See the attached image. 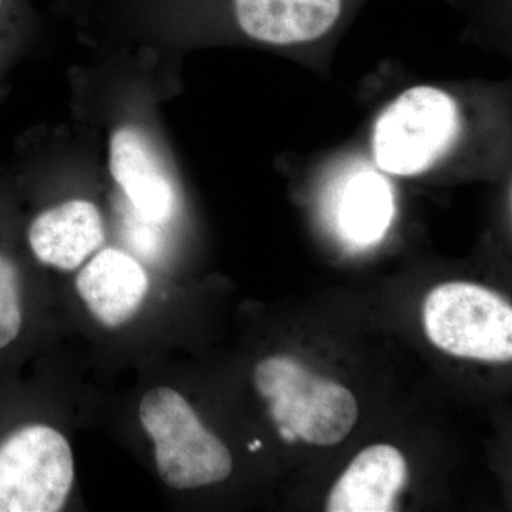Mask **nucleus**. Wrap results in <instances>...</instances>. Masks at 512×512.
<instances>
[{
  "mask_svg": "<svg viewBox=\"0 0 512 512\" xmlns=\"http://www.w3.org/2000/svg\"><path fill=\"white\" fill-rule=\"evenodd\" d=\"M254 380L279 436L288 443L335 446L355 427L359 409L352 392L295 357H266L256 366Z\"/></svg>",
  "mask_w": 512,
  "mask_h": 512,
  "instance_id": "nucleus-1",
  "label": "nucleus"
},
{
  "mask_svg": "<svg viewBox=\"0 0 512 512\" xmlns=\"http://www.w3.org/2000/svg\"><path fill=\"white\" fill-rule=\"evenodd\" d=\"M138 413L154 443L158 476L168 487L194 490L231 476L228 447L202 424L183 394L157 387L143 397Z\"/></svg>",
  "mask_w": 512,
  "mask_h": 512,
  "instance_id": "nucleus-2",
  "label": "nucleus"
},
{
  "mask_svg": "<svg viewBox=\"0 0 512 512\" xmlns=\"http://www.w3.org/2000/svg\"><path fill=\"white\" fill-rule=\"evenodd\" d=\"M424 330L436 348L484 362L512 359L511 303L491 289L467 282L434 288L423 306Z\"/></svg>",
  "mask_w": 512,
  "mask_h": 512,
  "instance_id": "nucleus-3",
  "label": "nucleus"
},
{
  "mask_svg": "<svg viewBox=\"0 0 512 512\" xmlns=\"http://www.w3.org/2000/svg\"><path fill=\"white\" fill-rule=\"evenodd\" d=\"M72 447L60 431L23 424L0 437V512H57L72 493Z\"/></svg>",
  "mask_w": 512,
  "mask_h": 512,
  "instance_id": "nucleus-4",
  "label": "nucleus"
},
{
  "mask_svg": "<svg viewBox=\"0 0 512 512\" xmlns=\"http://www.w3.org/2000/svg\"><path fill=\"white\" fill-rule=\"evenodd\" d=\"M460 131L456 103L434 87H413L397 97L377 120L376 163L386 173L416 175L450 148Z\"/></svg>",
  "mask_w": 512,
  "mask_h": 512,
  "instance_id": "nucleus-5",
  "label": "nucleus"
},
{
  "mask_svg": "<svg viewBox=\"0 0 512 512\" xmlns=\"http://www.w3.org/2000/svg\"><path fill=\"white\" fill-rule=\"evenodd\" d=\"M110 171L144 221L164 224L177 207V195L146 136L134 127L117 128L110 138Z\"/></svg>",
  "mask_w": 512,
  "mask_h": 512,
  "instance_id": "nucleus-6",
  "label": "nucleus"
},
{
  "mask_svg": "<svg viewBox=\"0 0 512 512\" xmlns=\"http://www.w3.org/2000/svg\"><path fill=\"white\" fill-rule=\"evenodd\" d=\"M150 281L146 269L121 249L107 248L83 266L76 289L90 313L106 328H119L143 306Z\"/></svg>",
  "mask_w": 512,
  "mask_h": 512,
  "instance_id": "nucleus-7",
  "label": "nucleus"
},
{
  "mask_svg": "<svg viewBox=\"0 0 512 512\" xmlns=\"http://www.w3.org/2000/svg\"><path fill=\"white\" fill-rule=\"evenodd\" d=\"M26 237L37 261L74 271L103 245V217L93 202L69 200L40 212Z\"/></svg>",
  "mask_w": 512,
  "mask_h": 512,
  "instance_id": "nucleus-8",
  "label": "nucleus"
},
{
  "mask_svg": "<svg viewBox=\"0 0 512 512\" xmlns=\"http://www.w3.org/2000/svg\"><path fill=\"white\" fill-rule=\"evenodd\" d=\"M343 0H234L239 28L269 45H296L325 35L342 13Z\"/></svg>",
  "mask_w": 512,
  "mask_h": 512,
  "instance_id": "nucleus-9",
  "label": "nucleus"
},
{
  "mask_svg": "<svg viewBox=\"0 0 512 512\" xmlns=\"http://www.w3.org/2000/svg\"><path fill=\"white\" fill-rule=\"evenodd\" d=\"M407 481L403 454L389 444H376L357 454L330 491L328 512H389Z\"/></svg>",
  "mask_w": 512,
  "mask_h": 512,
  "instance_id": "nucleus-10",
  "label": "nucleus"
},
{
  "mask_svg": "<svg viewBox=\"0 0 512 512\" xmlns=\"http://www.w3.org/2000/svg\"><path fill=\"white\" fill-rule=\"evenodd\" d=\"M394 214L393 192L375 171H359L340 192L338 224L346 239L359 245L379 241Z\"/></svg>",
  "mask_w": 512,
  "mask_h": 512,
  "instance_id": "nucleus-11",
  "label": "nucleus"
},
{
  "mask_svg": "<svg viewBox=\"0 0 512 512\" xmlns=\"http://www.w3.org/2000/svg\"><path fill=\"white\" fill-rule=\"evenodd\" d=\"M25 329L22 272L15 255L0 241V355L18 343Z\"/></svg>",
  "mask_w": 512,
  "mask_h": 512,
  "instance_id": "nucleus-12",
  "label": "nucleus"
},
{
  "mask_svg": "<svg viewBox=\"0 0 512 512\" xmlns=\"http://www.w3.org/2000/svg\"><path fill=\"white\" fill-rule=\"evenodd\" d=\"M6 5H8V0H0V25H3V20H5ZM2 30L3 26H0V32Z\"/></svg>",
  "mask_w": 512,
  "mask_h": 512,
  "instance_id": "nucleus-13",
  "label": "nucleus"
}]
</instances>
